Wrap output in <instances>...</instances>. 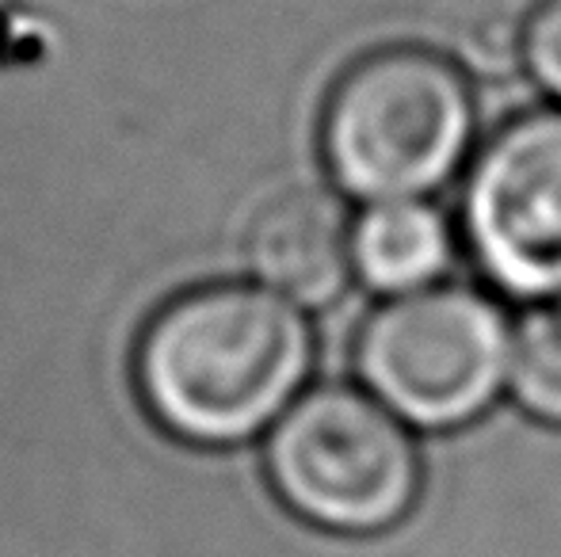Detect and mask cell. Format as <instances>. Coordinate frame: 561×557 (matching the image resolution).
Returning a JSON list of instances; mask_svg holds the SVG:
<instances>
[{"label":"cell","mask_w":561,"mask_h":557,"mask_svg":"<svg viewBox=\"0 0 561 557\" xmlns=\"http://www.w3.org/2000/svg\"><path fill=\"white\" fill-rule=\"evenodd\" d=\"M313 363L310 321L256 282H218L149 321L138 386L164 431L233 446L272 431L302 397Z\"/></svg>","instance_id":"1"},{"label":"cell","mask_w":561,"mask_h":557,"mask_svg":"<svg viewBox=\"0 0 561 557\" xmlns=\"http://www.w3.org/2000/svg\"><path fill=\"white\" fill-rule=\"evenodd\" d=\"M473 96L466 77L428 50L359 61L329 100L321 146L336 187L355 199H428L466 161Z\"/></svg>","instance_id":"2"},{"label":"cell","mask_w":561,"mask_h":557,"mask_svg":"<svg viewBox=\"0 0 561 557\" xmlns=\"http://www.w3.org/2000/svg\"><path fill=\"white\" fill-rule=\"evenodd\" d=\"M264 462L283 504L329 535H382L421 492V454L409 428L352 386L298 397L267 431Z\"/></svg>","instance_id":"3"},{"label":"cell","mask_w":561,"mask_h":557,"mask_svg":"<svg viewBox=\"0 0 561 557\" xmlns=\"http://www.w3.org/2000/svg\"><path fill=\"white\" fill-rule=\"evenodd\" d=\"M512 333L508 313L481 290L428 287L370 313L355 371L405 428H462L508 386Z\"/></svg>","instance_id":"4"},{"label":"cell","mask_w":561,"mask_h":557,"mask_svg":"<svg viewBox=\"0 0 561 557\" xmlns=\"http://www.w3.org/2000/svg\"><path fill=\"white\" fill-rule=\"evenodd\" d=\"M462 237L493 287L561 298V107L496 130L462 187Z\"/></svg>","instance_id":"5"},{"label":"cell","mask_w":561,"mask_h":557,"mask_svg":"<svg viewBox=\"0 0 561 557\" xmlns=\"http://www.w3.org/2000/svg\"><path fill=\"white\" fill-rule=\"evenodd\" d=\"M244 264L256 287L298 310L329 305L352 279V218L344 202L321 187L275 195L244 233Z\"/></svg>","instance_id":"6"},{"label":"cell","mask_w":561,"mask_h":557,"mask_svg":"<svg viewBox=\"0 0 561 557\" xmlns=\"http://www.w3.org/2000/svg\"><path fill=\"white\" fill-rule=\"evenodd\" d=\"M455 260V233L428 199L370 202L352 222V276L370 290L405 298L439 287Z\"/></svg>","instance_id":"7"},{"label":"cell","mask_w":561,"mask_h":557,"mask_svg":"<svg viewBox=\"0 0 561 557\" xmlns=\"http://www.w3.org/2000/svg\"><path fill=\"white\" fill-rule=\"evenodd\" d=\"M508 390L535 420L561 428V298L535 302L516 325Z\"/></svg>","instance_id":"8"},{"label":"cell","mask_w":561,"mask_h":557,"mask_svg":"<svg viewBox=\"0 0 561 557\" xmlns=\"http://www.w3.org/2000/svg\"><path fill=\"white\" fill-rule=\"evenodd\" d=\"M524 58L542 92L561 104V0H542L524 31Z\"/></svg>","instance_id":"9"}]
</instances>
